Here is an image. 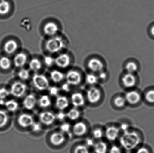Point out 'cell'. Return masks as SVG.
Masks as SVG:
<instances>
[{
  "label": "cell",
  "instance_id": "obj_1",
  "mask_svg": "<svg viewBox=\"0 0 154 153\" xmlns=\"http://www.w3.org/2000/svg\"><path fill=\"white\" fill-rule=\"evenodd\" d=\"M141 142V138L137 133L134 132H124L120 137V143L123 148L127 151L135 148Z\"/></svg>",
  "mask_w": 154,
  "mask_h": 153
},
{
  "label": "cell",
  "instance_id": "obj_2",
  "mask_svg": "<svg viewBox=\"0 0 154 153\" xmlns=\"http://www.w3.org/2000/svg\"><path fill=\"white\" fill-rule=\"evenodd\" d=\"M66 41L61 36H56L49 39L45 44V47L49 53L56 54L66 48Z\"/></svg>",
  "mask_w": 154,
  "mask_h": 153
},
{
  "label": "cell",
  "instance_id": "obj_3",
  "mask_svg": "<svg viewBox=\"0 0 154 153\" xmlns=\"http://www.w3.org/2000/svg\"><path fill=\"white\" fill-rule=\"evenodd\" d=\"M32 82L34 87L41 91L48 90L50 87L48 79L47 76L42 74H35L32 76Z\"/></svg>",
  "mask_w": 154,
  "mask_h": 153
},
{
  "label": "cell",
  "instance_id": "obj_4",
  "mask_svg": "<svg viewBox=\"0 0 154 153\" xmlns=\"http://www.w3.org/2000/svg\"><path fill=\"white\" fill-rule=\"evenodd\" d=\"M27 90V86L25 84L20 81L14 83L10 90L11 95L17 98H20L25 95Z\"/></svg>",
  "mask_w": 154,
  "mask_h": 153
},
{
  "label": "cell",
  "instance_id": "obj_5",
  "mask_svg": "<svg viewBox=\"0 0 154 153\" xmlns=\"http://www.w3.org/2000/svg\"><path fill=\"white\" fill-rule=\"evenodd\" d=\"M65 79L70 86H77L81 82V75L77 70H70L65 75Z\"/></svg>",
  "mask_w": 154,
  "mask_h": 153
},
{
  "label": "cell",
  "instance_id": "obj_6",
  "mask_svg": "<svg viewBox=\"0 0 154 153\" xmlns=\"http://www.w3.org/2000/svg\"><path fill=\"white\" fill-rule=\"evenodd\" d=\"M34 122L33 116L28 113L20 114L17 119L18 125L23 128L31 127Z\"/></svg>",
  "mask_w": 154,
  "mask_h": 153
},
{
  "label": "cell",
  "instance_id": "obj_7",
  "mask_svg": "<svg viewBox=\"0 0 154 153\" xmlns=\"http://www.w3.org/2000/svg\"><path fill=\"white\" fill-rule=\"evenodd\" d=\"M39 119L41 124L46 126L51 125L56 121V115L51 111H43L40 113Z\"/></svg>",
  "mask_w": 154,
  "mask_h": 153
},
{
  "label": "cell",
  "instance_id": "obj_8",
  "mask_svg": "<svg viewBox=\"0 0 154 153\" xmlns=\"http://www.w3.org/2000/svg\"><path fill=\"white\" fill-rule=\"evenodd\" d=\"M101 94L99 89L97 87H91L87 92V98L90 103L94 104L99 101Z\"/></svg>",
  "mask_w": 154,
  "mask_h": 153
},
{
  "label": "cell",
  "instance_id": "obj_9",
  "mask_svg": "<svg viewBox=\"0 0 154 153\" xmlns=\"http://www.w3.org/2000/svg\"><path fill=\"white\" fill-rule=\"evenodd\" d=\"M71 63V59L69 55L65 53L60 54L55 58V64L60 68H67Z\"/></svg>",
  "mask_w": 154,
  "mask_h": 153
},
{
  "label": "cell",
  "instance_id": "obj_10",
  "mask_svg": "<svg viewBox=\"0 0 154 153\" xmlns=\"http://www.w3.org/2000/svg\"><path fill=\"white\" fill-rule=\"evenodd\" d=\"M88 66L91 72L99 73L103 71L104 64L100 59L92 58L88 62Z\"/></svg>",
  "mask_w": 154,
  "mask_h": 153
},
{
  "label": "cell",
  "instance_id": "obj_11",
  "mask_svg": "<svg viewBox=\"0 0 154 153\" xmlns=\"http://www.w3.org/2000/svg\"><path fill=\"white\" fill-rule=\"evenodd\" d=\"M59 31L57 24L53 22H47L43 27L44 34L49 37H54L56 36Z\"/></svg>",
  "mask_w": 154,
  "mask_h": 153
},
{
  "label": "cell",
  "instance_id": "obj_12",
  "mask_svg": "<svg viewBox=\"0 0 154 153\" xmlns=\"http://www.w3.org/2000/svg\"><path fill=\"white\" fill-rule=\"evenodd\" d=\"M38 103V100L36 96L32 93L28 94L24 98L23 105L24 108L28 110H32L36 107Z\"/></svg>",
  "mask_w": 154,
  "mask_h": 153
},
{
  "label": "cell",
  "instance_id": "obj_13",
  "mask_svg": "<svg viewBox=\"0 0 154 153\" xmlns=\"http://www.w3.org/2000/svg\"><path fill=\"white\" fill-rule=\"evenodd\" d=\"M66 139L65 134L60 131L53 133L51 136L50 140L53 145L59 146L65 142Z\"/></svg>",
  "mask_w": 154,
  "mask_h": 153
},
{
  "label": "cell",
  "instance_id": "obj_14",
  "mask_svg": "<svg viewBox=\"0 0 154 153\" xmlns=\"http://www.w3.org/2000/svg\"><path fill=\"white\" fill-rule=\"evenodd\" d=\"M71 102L75 107H80L84 106L85 102V99L81 93H74L71 95Z\"/></svg>",
  "mask_w": 154,
  "mask_h": 153
},
{
  "label": "cell",
  "instance_id": "obj_15",
  "mask_svg": "<svg viewBox=\"0 0 154 153\" xmlns=\"http://www.w3.org/2000/svg\"><path fill=\"white\" fill-rule=\"evenodd\" d=\"M69 105V100L66 97L62 95L57 96L55 105L58 109L61 111L65 110L68 107Z\"/></svg>",
  "mask_w": 154,
  "mask_h": 153
},
{
  "label": "cell",
  "instance_id": "obj_16",
  "mask_svg": "<svg viewBox=\"0 0 154 153\" xmlns=\"http://www.w3.org/2000/svg\"><path fill=\"white\" fill-rule=\"evenodd\" d=\"M87 131L88 127L83 122H77L73 126V133L77 136L80 137L84 135L87 133Z\"/></svg>",
  "mask_w": 154,
  "mask_h": 153
},
{
  "label": "cell",
  "instance_id": "obj_17",
  "mask_svg": "<svg viewBox=\"0 0 154 153\" xmlns=\"http://www.w3.org/2000/svg\"><path fill=\"white\" fill-rule=\"evenodd\" d=\"M28 61V57L26 54L23 53L17 54L14 58V63L17 67L21 68L27 63Z\"/></svg>",
  "mask_w": 154,
  "mask_h": 153
},
{
  "label": "cell",
  "instance_id": "obj_18",
  "mask_svg": "<svg viewBox=\"0 0 154 153\" xmlns=\"http://www.w3.org/2000/svg\"><path fill=\"white\" fill-rule=\"evenodd\" d=\"M18 43L13 40H7L4 45V50L6 54H11L16 52L18 49Z\"/></svg>",
  "mask_w": 154,
  "mask_h": 153
},
{
  "label": "cell",
  "instance_id": "obj_19",
  "mask_svg": "<svg viewBox=\"0 0 154 153\" xmlns=\"http://www.w3.org/2000/svg\"><path fill=\"white\" fill-rule=\"evenodd\" d=\"M119 134V129L114 126L109 127L105 132L106 137L110 141H115L118 137Z\"/></svg>",
  "mask_w": 154,
  "mask_h": 153
},
{
  "label": "cell",
  "instance_id": "obj_20",
  "mask_svg": "<svg viewBox=\"0 0 154 153\" xmlns=\"http://www.w3.org/2000/svg\"><path fill=\"white\" fill-rule=\"evenodd\" d=\"M125 100L130 104H136L140 101L141 96L137 92L130 91L126 94Z\"/></svg>",
  "mask_w": 154,
  "mask_h": 153
},
{
  "label": "cell",
  "instance_id": "obj_21",
  "mask_svg": "<svg viewBox=\"0 0 154 153\" xmlns=\"http://www.w3.org/2000/svg\"><path fill=\"white\" fill-rule=\"evenodd\" d=\"M50 77L53 82L59 83L65 79V75L59 70H54L51 72Z\"/></svg>",
  "mask_w": 154,
  "mask_h": 153
},
{
  "label": "cell",
  "instance_id": "obj_22",
  "mask_svg": "<svg viewBox=\"0 0 154 153\" xmlns=\"http://www.w3.org/2000/svg\"><path fill=\"white\" fill-rule=\"evenodd\" d=\"M122 81L125 87L132 88L136 84V78L133 74L128 73L125 75L122 78Z\"/></svg>",
  "mask_w": 154,
  "mask_h": 153
},
{
  "label": "cell",
  "instance_id": "obj_23",
  "mask_svg": "<svg viewBox=\"0 0 154 153\" xmlns=\"http://www.w3.org/2000/svg\"><path fill=\"white\" fill-rule=\"evenodd\" d=\"M6 111L10 112H14L18 110L19 107L18 102L13 99L5 101L4 105Z\"/></svg>",
  "mask_w": 154,
  "mask_h": 153
},
{
  "label": "cell",
  "instance_id": "obj_24",
  "mask_svg": "<svg viewBox=\"0 0 154 153\" xmlns=\"http://www.w3.org/2000/svg\"><path fill=\"white\" fill-rule=\"evenodd\" d=\"M29 67L31 71L35 72H37L42 68V63L41 60L38 58H32L29 63Z\"/></svg>",
  "mask_w": 154,
  "mask_h": 153
},
{
  "label": "cell",
  "instance_id": "obj_25",
  "mask_svg": "<svg viewBox=\"0 0 154 153\" xmlns=\"http://www.w3.org/2000/svg\"><path fill=\"white\" fill-rule=\"evenodd\" d=\"M38 103L41 108H47L51 105V99L48 95H43L40 97L38 101Z\"/></svg>",
  "mask_w": 154,
  "mask_h": 153
},
{
  "label": "cell",
  "instance_id": "obj_26",
  "mask_svg": "<svg viewBox=\"0 0 154 153\" xmlns=\"http://www.w3.org/2000/svg\"><path fill=\"white\" fill-rule=\"evenodd\" d=\"M93 147L94 152L96 153H106L107 152V145L106 143L102 141H100L95 143Z\"/></svg>",
  "mask_w": 154,
  "mask_h": 153
},
{
  "label": "cell",
  "instance_id": "obj_27",
  "mask_svg": "<svg viewBox=\"0 0 154 153\" xmlns=\"http://www.w3.org/2000/svg\"><path fill=\"white\" fill-rule=\"evenodd\" d=\"M66 115V117L72 121H75L79 118L80 116V112L77 108L74 107L71 109Z\"/></svg>",
  "mask_w": 154,
  "mask_h": 153
},
{
  "label": "cell",
  "instance_id": "obj_28",
  "mask_svg": "<svg viewBox=\"0 0 154 153\" xmlns=\"http://www.w3.org/2000/svg\"><path fill=\"white\" fill-rule=\"evenodd\" d=\"M11 10L10 3L5 0L0 1V15H5L9 13Z\"/></svg>",
  "mask_w": 154,
  "mask_h": 153
},
{
  "label": "cell",
  "instance_id": "obj_29",
  "mask_svg": "<svg viewBox=\"0 0 154 153\" xmlns=\"http://www.w3.org/2000/svg\"><path fill=\"white\" fill-rule=\"evenodd\" d=\"M9 117L6 110L0 109V128H2L7 125Z\"/></svg>",
  "mask_w": 154,
  "mask_h": 153
},
{
  "label": "cell",
  "instance_id": "obj_30",
  "mask_svg": "<svg viewBox=\"0 0 154 153\" xmlns=\"http://www.w3.org/2000/svg\"><path fill=\"white\" fill-rule=\"evenodd\" d=\"M11 66V61L9 57L4 56L0 58V67L3 70L10 69Z\"/></svg>",
  "mask_w": 154,
  "mask_h": 153
},
{
  "label": "cell",
  "instance_id": "obj_31",
  "mask_svg": "<svg viewBox=\"0 0 154 153\" xmlns=\"http://www.w3.org/2000/svg\"><path fill=\"white\" fill-rule=\"evenodd\" d=\"M98 77L94 74L89 73L86 76V82L90 85H94L98 82Z\"/></svg>",
  "mask_w": 154,
  "mask_h": 153
},
{
  "label": "cell",
  "instance_id": "obj_32",
  "mask_svg": "<svg viewBox=\"0 0 154 153\" xmlns=\"http://www.w3.org/2000/svg\"><path fill=\"white\" fill-rule=\"evenodd\" d=\"M18 77L22 81H25L30 78V72L29 70L24 68H22L18 73Z\"/></svg>",
  "mask_w": 154,
  "mask_h": 153
},
{
  "label": "cell",
  "instance_id": "obj_33",
  "mask_svg": "<svg viewBox=\"0 0 154 153\" xmlns=\"http://www.w3.org/2000/svg\"><path fill=\"white\" fill-rule=\"evenodd\" d=\"M43 63L48 67H51L55 64V58L50 56H45L43 58Z\"/></svg>",
  "mask_w": 154,
  "mask_h": 153
},
{
  "label": "cell",
  "instance_id": "obj_34",
  "mask_svg": "<svg viewBox=\"0 0 154 153\" xmlns=\"http://www.w3.org/2000/svg\"><path fill=\"white\" fill-rule=\"evenodd\" d=\"M115 105L118 107H122L125 106L126 103L125 99L120 96L116 97L114 100Z\"/></svg>",
  "mask_w": 154,
  "mask_h": 153
},
{
  "label": "cell",
  "instance_id": "obj_35",
  "mask_svg": "<svg viewBox=\"0 0 154 153\" xmlns=\"http://www.w3.org/2000/svg\"><path fill=\"white\" fill-rule=\"evenodd\" d=\"M74 153H89L88 148L86 145H80L75 148Z\"/></svg>",
  "mask_w": 154,
  "mask_h": 153
},
{
  "label": "cell",
  "instance_id": "obj_36",
  "mask_svg": "<svg viewBox=\"0 0 154 153\" xmlns=\"http://www.w3.org/2000/svg\"><path fill=\"white\" fill-rule=\"evenodd\" d=\"M10 95V90L4 87L0 89V99L5 100Z\"/></svg>",
  "mask_w": 154,
  "mask_h": 153
},
{
  "label": "cell",
  "instance_id": "obj_37",
  "mask_svg": "<svg viewBox=\"0 0 154 153\" xmlns=\"http://www.w3.org/2000/svg\"><path fill=\"white\" fill-rule=\"evenodd\" d=\"M126 68L128 73L133 74L137 71V66L136 64L133 62H130L127 64L126 66Z\"/></svg>",
  "mask_w": 154,
  "mask_h": 153
},
{
  "label": "cell",
  "instance_id": "obj_38",
  "mask_svg": "<svg viewBox=\"0 0 154 153\" xmlns=\"http://www.w3.org/2000/svg\"><path fill=\"white\" fill-rule=\"evenodd\" d=\"M103 131L100 128H97L92 132L93 138L96 139H100L103 136Z\"/></svg>",
  "mask_w": 154,
  "mask_h": 153
},
{
  "label": "cell",
  "instance_id": "obj_39",
  "mask_svg": "<svg viewBox=\"0 0 154 153\" xmlns=\"http://www.w3.org/2000/svg\"><path fill=\"white\" fill-rule=\"evenodd\" d=\"M31 128L32 132L36 133H39L42 130L41 124L38 122H34L31 127Z\"/></svg>",
  "mask_w": 154,
  "mask_h": 153
},
{
  "label": "cell",
  "instance_id": "obj_40",
  "mask_svg": "<svg viewBox=\"0 0 154 153\" xmlns=\"http://www.w3.org/2000/svg\"><path fill=\"white\" fill-rule=\"evenodd\" d=\"M48 90L51 96H56V97L58 96L60 89L58 87L56 86H51V87H49Z\"/></svg>",
  "mask_w": 154,
  "mask_h": 153
},
{
  "label": "cell",
  "instance_id": "obj_41",
  "mask_svg": "<svg viewBox=\"0 0 154 153\" xmlns=\"http://www.w3.org/2000/svg\"><path fill=\"white\" fill-rule=\"evenodd\" d=\"M71 128V126L70 124L68 123H64L60 126V132L62 133H69Z\"/></svg>",
  "mask_w": 154,
  "mask_h": 153
},
{
  "label": "cell",
  "instance_id": "obj_42",
  "mask_svg": "<svg viewBox=\"0 0 154 153\" xmlns=\"http://www.w3.org/2000/svg\"><path fill=\"white\" fill-rule=\"evenodd\" d=\"M146 99L148 102L154 103V90L148 92L146 95Z\"/></svg>",
  "mask_w": 154,
  "mask_h": 153
},
{
  "label": "cell",
  "instance_id": "obj_43",
  "mask_svg": "<svg viewBox=\"0 0 154 153\" xmlns=\"http://www.w3.org/2000/svg\"><path fill=\"white\" fill-rule=\"evenodd\" d=\"M56 119H58L59 121H63L66 119V115L62 111H60L56 115Z\"/></svg>",
  "mask_w": 154,
  "mask_h": 153
},
{
  "label": "cell",
  "instance_id": "obj_44",
  "mask_svg": "<svg viewBox=\"0 0 154 153\" xmlns=\"http://www.w3.org/2000/svg\"><path fill=\"white\" fill-rule=\"evenodd\" d=\"M109 153H122V152L119 147L116 146H114L110 148Z\"/></svg>",
  "mask_w": 154,
  "mask_h": 153
},
{
  "label": "cell",
  "instance_id": "obj_45",
  "mask_svg": "<svg viewBox=\"0 0 154 153\" xmlns=\"http://www.w3.org/2000/svg\"><path fill=\"white\" fill-rule=\"evenodd\" d=\"M61 89L62 90L66 92H69L70 91V85L69 84L67 83L64 84L61 86Z\"/></svg>",
  "mask_w": 154,
  "mask_h": 153
},
{
  "label": "cell",
  "instance_id": "obj_46",
  "mask_svg": "<svg viewBox=\"0 0 154 153\" xmlns=\"http://www.w3.org/2000/svg\"><path fill=\"white\" fill-rule=\"evenodd\" d=\"M86 146L88 147H93L95 143H94V140L91 138H88L86 140Z\"/></svg>",
  "mask_w": 154,
  "mask_h": 153
},
{
  "label": "cell",
  "instance_id": "obj_47",
  "mask_svg": "<svg viewBox=\"0 0 154 153\" xmlns=\"http://www.w3.org/2000/svg\"><path fill=\"white\" fill-rule=\"evenodd\" d=\"M98 77L99 79H100V80H106L107 78L106 73L103 71L100 72H99V74Z\"/></svg>",
  "mask_w": 154,
  "mask_h": 153
},
{
  "label": "cell",
  "instance_id": "obj_48",
  "mask_svg": "<svg viewBox=\"0 0 154 153\" xmlns=\"http://www.w3.org/2000/svg\"><path fill=\"white\" fill-rule=\"evenodd\" d=\"M136 153H149V152H148V150L146 149V148H144V147H142V148L139 149L137 151Z\"/></svg>",
  "mask_w": 154,
  "mask_h": 153
},
{
  "label": "cell",
  "instance_id": "obj_49",
  "mask_svg": "<svg viewBox=\"0 0 154 153\" xmlns=\"http://www.w3.org/2000/svg\"><path fill=\"white\" fill-rule=\"evenodd\" d=\"M128 125H127V124H123L121 125V129H122L124 132L128 131Z\"/></svg>",
  "mask_w": 154,
  "mask_h": 153
},
{
  "label": "cell",
  "instance_id": "obj_50",
  "mask_svg": "<svg viewBox=\"0 0 154 153\" xmlns=\"http://www.w3.org/2000/svg\"><path fill=\"white\" fill-rule=\"evenodd\" d=\"M5 101L4 100L0 99V106H4Z\"/></svg>",
  "mask_w": 154,
  "mask_h": 153
},
{
  "label": "cell",
  "instance_id": "obj_51",
  "mask_svg": "<svg viewBox=\"0 0 154 153\" xmlns=\"http://www.w3.org/2000/svg\"><path fill=\"white\" fill-rule=\"evenodd\" d=\"M151 33L152 34L153 36H154V26L151 29Z\"/></svg>",
  "mask_w": 154,
  "mask_h": 153
}]
</instances>
